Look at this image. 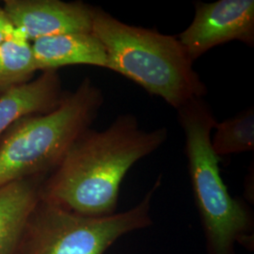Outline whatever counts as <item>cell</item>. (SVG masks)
Here are the masks:
<instances>
[{
	"label": "cell",
	"mask_w": 254,
	"mask_h": 254,
	"mask_svg": "<svg viewBox=\"0 0 254 254\" xmlns=\"http://www.w3.org/2000/svg\"><path fill=\"white\" fill-rule=\"evenodd\" d=\"M166 127L144 130L133 114L120 115L104 130H86L42 184L41 199L86 217L116 213L127 173L168 139Z\"/></svg>",
	"instance_id": "6da1fadb"
},
{
	"label": "cell",
	"mask_w": 254,
	"mask_h": 254,
	"mask_svg": "<svg viewBox=\"0 0 254 254\" xmlns=\"http://www.w3.org/2000/svg\"><path fill=\"white\" fill-rule=\"evenodd\" d=\"M92 33L107 50L109 70L135 82L173 109L206 95V86L177 37L127 25L96 7Z\"/></svg>",
	"instance_id": "7a4b0ae2"
},
{
	"label": "cell",
	"mask_w": 254,
	"mask_h": 254,
	"mask_svg": "<svg viewBox=\"0 0 254 254\" xmlns=\"http://www.w3.org/2000/svg\"><path fill=\"white\" fill-rule=\"evenodd\" d=\"M185 136L189 173L205 236L207 254H236V246L253 252L254 215L243 200L231 196L220 174V157L211 145L217 124L202 98L177 109Z\"/></svg>",
	"instance_id": "3957f363"
},
{
	"label": "cell",
	"mask_w": 254,
	"mask_h": 254,
	"mask_svg": "<svg viewBox=\"0 0 254 254\" xmlns=\"http://www.w3.org/2000/svg\"><path fill=\"white\" fill-rule=\"evenodd\" d=\"M104 103L103 92L84 78L54 110L22 119L0 137V187L46 177L74 141L91 128Z\"/></svg>",
	"instance_id": "277c9868"
},
{
	"label": "cell",
	"mask_w": 254,
	"mask_h": 254,
	"mask_svg": "<svg viewBox=\"0 0 254 254\" xmlns=\"http://www.w3.org/2000/svg\"><path fill=\"white\" fill-rule=\"evenodd\" d=\"M159 176L136 206L108 217H86L40 200L17 254H105L120 237L153 224L151 205Z\"/></svg>",
	"instance_id": "5b68a950"
},
{
	"label": "cell",
	"mask_w": 254,
	"mask_h": 254,
	"mask_svg": "<svg viewBox=\"0 0 254 254\" xmlns=\"http://www.w3.org/2000/svg\"><path fill=\"white\" fill-rule=\"evenodd\" d=\"M176 37L192 63L210 49L232 41H239L253 47L254 1L196 2L192 23Z\"/></svg>",
	"instance_id": "8992f818"
},
{
	"label": "cell",
	"mask_w": 254,
	"mask_h": 254,
	"mask_svg": "<svg viewBox=\"0 0 254 254\" xmlns=\"http://www.w3.org/2000/svg\"><path fill=\"white\" fill-rule=\"evenodd\" d=\"M2 6L29 43L45 37L92 32L95 7L81 1L5 0Z\"/></svg>",
	"instance_id": "52a82bcc"
},
{
	"label": "cell",
	"mask_w": 254,
	"mask_h": 254,
	"mask_svg": "<svg viewBox=\"0 0 254 254\" xmlns=\"http://www.w3.org/2000/svg\"><path fill=\"white\" fill-rule=\"evenodd\" d=\"M65 95L56 71H45L35 79L0 91V137L20 120L57 109Z\"/></svg>",
	"instance_id": "ba28073f"
},
{
	"label": "cell",
	"mask_w": 254,
	"mask_h": 254,
	"mask_svg": "<svg viewBox=\"0 0 254 254\" xmlns=\"http://www.w3.org/2000/svg\"><path fill=\"white\" fill-rule=\"evenodd\" d=\"M30 44L37 71H56L71 65L108 69L107 50L92 32L45 37Z\"/></svg>",
	"instance_id": "9c48e42d"
},
{
	"label": "cell",
	"mask_w": 254,
	"mask_h": 254,
	"mask_svg": "<svg viewBox=\"0 0 254 254\" xmlns=\"http://www.w3.org/2000/svg\"><path fill=\"white\" fill-rule=\"evenodd\" d=\"M45 179L33 177L0 187V254L18 253Z\"/></svg>",
	"instance_id": "30bf717a"
},
{
	"label": "cell",
	"mask_w": 254,
	"mask_h": 254,
	"mask_svg": "<svg viewBox=\"0 0 254 254\" xmlns=\"http://www.w3.org/2000/svg\"><path fill=\"white\" fill-rule=\"evenodd\" d=\"M36 72L31 44L15 28L12 38L0 45V91L31 80Z\"/></svg>",
	"instance_id": "8fae6325"
},
{
	"label": "cell",
	"mask_w": 254,
	"mask_h": 254,
	"mask_svg": "<svg viewBox=\"0 0 254 254\" xmlns=\"http://www.w3.org/2000/svg\"><path fill=\"white\" fill-rule=\"evenodd\" d=\"M214 129L211 145L219 157L254 151V108L242 111L233 118L217 123Z\"/></svg>",
	"instance_id": "7c38bea8"
},
{
	"label": "cell",
	"mask_w": 254,
	"mask_h": 254,
	"mask_svg": "<svg viewBox=\"0 0 254 254\" xmlns=\"http://www.w3.org/2000/svg\"><path fill=\"white\" fill-rule=\"evenodd\" d=\"M15 33V27L11 23L7 12L0 4V45L9 41Z\"/></svg>",
	"instance_id": "4fadbf2b"
}]
</instances>
